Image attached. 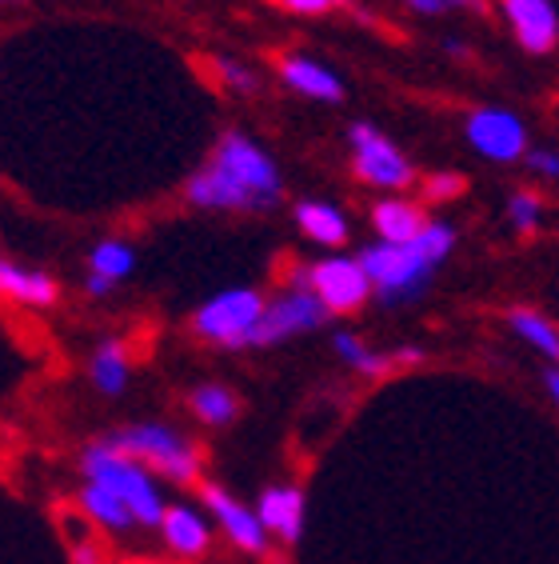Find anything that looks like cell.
Wrapping results in <instances>:
<instances>
[{
  "label": "cell",
  "instance_id": "34",
  "mask_svg": "<svg viewBox=\"0 0 559 564\" xmlns=\"http://www.w3.org/2000/svg\"><path fill=\"white\" fill-rule=\"evenodd\" d=\"M124 564H173V561H124Z\"/></svg>",
  "mask_w": 559,
  "mask_h": 564
},
{
  "label": "cell",
  "instance_id": "19",
  "mask_svg": "<svg viewBox=\"0 0 559 564\" xmlns=\"http://www.w3.org/2000/svg\"><path fill=\"white\" fill-rule=\"evenodd\" d=\"M80 509H85V517L97 529L105 532H129L136 529V517L129 512V505L117 497L112 489H105V485H92V480H85L80 485Z\"/></svg>",
  "mask_w": 559,
  "mask_h": 564
},
{
  "label": "cell",
  "instance_id": "23",
  "mask_svg": "<svg viewBox=\"0 0 559 564\" xmlns=\"http://www.w3.org/2000/svg\"><path fill=\"white\" fill-rule=\"evenodd\" d=\"M132 269H136V249H132L129 240H100L97 249L88 252V272L105 276L108 284L129 281Z\"/></svg>",
  "mask_w": 559,
  "mask_h": 564
},
{
  "label": "cell",
  "instance_id": "4",
  "mask_svg": "<svg viewBox=\"0 0 559 564\" xmlns=\"http://www.w3.org/2000/svg\"><path fill=\"white\" fill-rule=\"evenodd\" d=\"M124 456H132L136 465H144L156 477L173 480V485H193L200 477V448L184 433H176L173 424L164 421H136L124 424L108 436Z\"/></svg>",
  "mask_w": 559,
  "mask_h": 564
},
{
  "label": "cell",
  "instance_id": "33",
  "mask_svg": "<svg viewBox=\"0 0 559 564\" xmlns=\"http://www.w3.org/2000/svg\"><path fill=\"white\" fill-rule=\"evenodd\" d=\"M544 384H548V397L556 401V409H559V369H548V372H544Z\"/></svg>",
  "mask_w": 559,
  "mask_h": 564
},
{
  "label": "cell",
  "instance_id": "22",
  "mask_svg": "<svg viewBox=\"0 0 559 564\" xmlns=\"http://www.w3.org/2000/svg\"><path fill=\"white\" fill-rule=\"evenodd\" d=\"M507 325H512V333H516L524 345H531L536 352H544V357L559 360V328L551 325L544 313H536V308H512V313H507Z\"/></svg>",
  "mask_w": 559,
  "mask_h": 564
},
{
  "label": "cell",
  "instance_id": "31",
  "mask_svg": "<svg viewBox=\"0 0 559 564\" xmlns=\"http://www.w3.org/2000/svg\"><path fill=\"white\" fill-rule=\"evenodd\" d=\"M76 564H100L97 544H76Z\"/></svg>",
  "mask_w": 559,
  "mask_h": 564
},
{
  "label": "cell",
  "instance_id": "18",
  "mask_svg": "<svg viewBox=\"0 0 559 564\" xmlns=\"http://www.w3.org/2000/svg\"><path fill=\"white\" fill-rule=\"evenodd\" d=\"M88 380H92V389H97L100 397H120L132 380L129 348L120 345V340L97 345V352H92V360H88Z\"/></svg>",
  "mask_w": 559,
  "mask_h": 564
},
{
  "label": "cell",
  "instance_id": "6",
  "mask_svg": "<svg viewBox=\"0 0 559 564\" xmlns=\"http://www.w3.org/2000/svg\"><path fill=\"white\" fill-rule=\"evenodd\" d=\"M348 149H352V173L372 188H384L387 196H399L416 185V169L404 156L396 141H387L372 120H355L348 129Z\"/></svg>",
  "mask_w": 559,
  "mask_h": 564
},
{
  "label": "cell",
  "instance_id": "2",
  "mask_svg": "<svg viewBox=\"0 0 559 564\" xmlns=\"http://www.w3.org/2000/svg\"><path fill=\"white\" fill-rule=\"evenodd\" d=\"M456 249V228L448 220H428V228L419 232L412 245H368L360 252L372 293L384 304H408L416 301L424 289L431 284L436 269H440Z\"/></svg>",
  "mask_w": 559,
  "mask_h": 564
},
{
  "label": "cell",
  "instance_id": "20",
  "mask_svg": "<svg viewBox=\"0 0 559 564\" xmlns=\"http://www.w3.org/2000/svg\"><path fill=\"white\" fill-rule=\"evenodd\" d=\"M336 357L344 360L348 369L364 372V377H380V372H392L396 369V352H376L372 345L355 337V333H336L332 337Z\"/></svg>",
  "mask_w": 559,
  "mask_h": 564
},
{
  "label": "cell",
  "instance_id": "36",
  "mask_svg": "<svg viewBox=\"0 0 559 564\" xmlns=\"http://www.w3.org/2000/svg\"><path fill=\"white\" fill-rule=\"evenodd\" d=\"M0 269H4V261H0Z\"/></svg>",
  "mask_w": 559,
  "mask_h": 564
},
{
  "label": "cell",
  "instance_id": "26",
  "mask_svg": "<svg viewBox=\"0 0 559 564\" xmlns=\"http://www.w3.org/2000/svg\"><path fill=\"white\" fill-rule=\"evenodd\" d=\"M463 173H452V169H440V173H428L424 176V196H428L431 205H443V200H456L463 193Z\"/></svg>",
  "mask_w": 559,
  "mask_h": 564
},
{
  "label": "cell",
  "instance_id": "14",
  "mask_svg": "<svg viewBox=\"0 0 559 564\" xmlns=\"http://www.w3.org/2000/svg\"><path fill=\"white\" fill-rule=\"evenodd\" d=\"M161 536L176 556L200 561L208 553V544H212V521L205 512H196L193 505H168L161 521Z\"/></svg>",
  "mask_w": 559,
  "mask_h": 564
},
{
  "label": "cell",
  "instance_id": "29",
  "mask_svg": "<svg viewBox=\"0 0 559 564\" xmlns=\"http://www.w3.org/2000/svg\"><path fill=\"white\" fill-rule=\"evenodd\" d=\"M404 9L416 12V17H428V21H436V17H448V12H452V4H448V0H404Z\"/></svg>",
  "mask_w": 559,
  "mask_h": 564
},
{
  "label": "cell",
  "instance_id": "12",
  "mask_svg": "<svg viewBox=\"0 0 559 564\" xmlns=\"http://www.w3.org/2000/svg\"><path fill=\"white\" fill-rule=\"evenodd\" d=\"M280 80L296 93V97L320 100V105H340L344 100V76L328 68L324 61L308 53H284L280 56Z\"/></svg>",
  "mask_w": 559,
  "mask_h": 564
},
{
  "label": "cell",
  "instance_id": "7",
  "mask_svg": "<svg viewBox=\"0 0 559 564\" xmlns=\"http://www.w3.org/2000/svg\"><path fill=\"white\" fill-rule=\"evenodd\" d=\"M292 284L313 289L332 316L355 313V308L368 304V296H376L360 257H324V261H316V264H304V269L292 272Z\"/></svg>",
  "mask_w": 559,
  "mask_h": 564
},
{
  "label": "cell",
  "instance_id": "21",
  "mask_svg": "<svg viewBox=\"0 0 559 564\" xmlns=\"http://www.w3.org/2000/svg\"><path fill=\"white\" fill-rule=\"evenodd\" d=\"M237 413H240V401L228 384H200L193 392V416L200 424H208V429H224V424L237 421Z\"/></svg>",
  "mask_w": 559,
  "mask_h": 564
},
{
  "label": "cell",
  "instance_id": "9",
  "mask_svg": "<svg viewBox=\"0 0 559 564\" xmlns=\"http://www.w3.org/2000/svg\"><path fill=\"white\" fill-rule=\"evenodd\" d=\"M328 308L320 304V296L313 289H300V284H288L280 296H272L268 308H264V321L256 328V345L252 348H272L284 345L292 337H304V333H316V328L328 321Z\"/></svg>",
  "mask_w": 559,
  "mask_h": 564
},
{
  "label": "cell",
  "instance_id": "16",
  "mask_svg": "<svg viewBox=\"0 0 559 564\" xmlns=\"http://www.w3.org/2000/svg\"><path fill=\"white\" fill-rule=\"evenodd\" d=\"M292 217H296L304 237L324 245V249H340L348 240V232H352L344 208L332 205V200H300V205L292 208Z\"/></svg>",
  "mask_w": 559,
  "mask_h": 564
},
{
  "label": "cell",
  "instance_id": "11",
  "mask_svg": "<svg viewBox=\"0 0 559 564\" xmlns=\"http://www.w3.org/2000/svg\"><path fill=\"white\" fill-rule=\"evenodd\" d=\"M507 29L516 44L531 56H548L559 44V9L556 0H500Z\"/></svg>",
  "mask_w": 559,
  "mask_h": 564
},
{
  "label": "cell",
  "instance_id": "27",
  "mask_svg": "<svg viewBox=\"0 0 559 564\" xmlns=\"http://www.w3.org/2000/svg\"><path fill=\"white\" fill-rule=\"evenodd\" d=\"M527 173L539 176V181H559V152L556 149H531L524 156Z\"/></svg>",
  "mask_w": 559,
  "mask_h": 564
},
{
  "label": "cell",
  "instance_id": "17",
  "mask_svg": "<svg viewBox=\"0 0 559 564\" xmlns=\"http://www.w3.org/2000/svg\"><path fill=\"white\" fill-rule=\"evenodd\" d=\"M0 293L9 301L24 304V308H48L56 304V281L44 269H24V264H9L0 269Z\"/></svg>",
  "mask_w": 559,
  "mask_h": 564
},
{
  "label": "cell",
  "instance_id": "30",
  "mask_svg": "<svg viewBox=\"0 0 559 564\" xmlns=\"http://www.w3.org/2000/svg\"><path fill=\"white\" fill-rule=\"evenodd\" d=\"M112 289H117V284H108L105 276H92V272L85 276V293H88V296H108Z\"/></svg>",
  "mask_w": 559,
  "mask_h": 564
},
{
  "label": "cell",
  "instance_id": "35",
  "mask_svg": "<svg viewBox=\"0 0 559 564\" xmlns=\"http://www.w3.org/2000/svg\"><path fill=\"white\" fill-rule=\"evenodd\" d=\"M0 4H21V0H0Z\"/></svg>",
  "mask_w": 559,
  "mask_h": 564
},
{
  "label": "cell",
  "instance_id": "3",
  "mask_svg": "<svg viewBox=\"0 0 559 564\" xmlns=\"http://www.w3.org/2000/svg\"><path fill=\"white\" fill-rule=\"evenodd\" d=\"M80 473H85V480H92V485H105V489L117 492V497L129 505V512L136 517L140 529H161L168 505H164L156 480H152L149 468L120 453L108 436L105 441H92V445L85 448V456H80Z\"/></svg>",
  "mask_w": 559,
  "mask_h": 564
},
{
  "label": "cell",
  "instance_id": "13",
  "mask_svg": "<svg viewBox=\"0 0 559 564\" xmlns=\"http://www.w3.org/2000/svg\"><path fill=\"white\" fill-rule=\"evenodd\" d=\"M256 517L268 529V536L284 544H296L304 536V517H308V500L296 485H268L256 500Z\"/></svg>",
  "mask_w": 559,
  "mask_h": 564
},
{
  "label": "cell",
  "instance_id": "28",
  "mask_svg": "<svg viewBox=\"0 0 559 564\" xmlns=\"http://www.w3.org/2000/svg\"><path fill=\"white\" fill-rule=\"evenodd\" d=\"M276 4H284L288 12H300V17H324V12L340 9L344 0H276Z\"/></svg>",
  "mask_w": 559,
  "mask_h": 564
},
{
  "label": "cell",
  "instance_id": "25",
  "mask_svg": "<svg viewBox=\"0 0 559 564\" xmlns=\"http://www.w3.org/2000/svg\"><path fill=\"white\" fill-rule=\"evenodd\" d=\"M507 220H512V228L516 232H536L539 225H544V196L531 193V188H519V193L507 196Z\"/></svg>",
  "mask_w": 559,
  "mask_h": 564
},
{
  "label": "cell",
  "instance_id": "8",
  "mask_svg": "<svg viewBox=\"0 0 559 564\" xmlns=\"http://www.w3.org/2000/svg\"><path fill=\"white\" fill-rule=\"evenodd\" d=\"M463 141L472 144L484 161L495 164H516L531 152V137L519 112L504 109V105H484L463 117Z\"/></svg>",
  "mask_w": 559,
  "mask_h": 564
},
{
  "label": "cell",
  "instance_id": "1",
  "mask_svg": "<svg viewBox=\"0 0 559 564\" xmlns=\"http://www.w3.org/2000/svg\"><path fill=\"white\" fill-rule=\"evenodd\" d=\"M188 205L208 213H268L284 196V176L272 152L248 132H224L205 169L188 176Z\"/></svg>",
  "mask_w": 559,
  "mask_h": 564
},
{
  "label": "cell",
  "instance_id": "15",
  "mask_svg": "<svg viewBox=\"0 0 559 564\" xmlns=\"http://www.w3.org/2000/svg\"><path fill=\"white\" fill-rule=\"evenodd\" d=\"M428 213L408 196H380L372 205V228L384 245H412L428 228Z\"/></svg>",
  "mask_w": 559,
  "mask_h": 564
},
{
  "label": "cell",
  "instance_id": "32",
  "mask_svg": "<svg viewBox=\"0 0 559 564\" xmlns=\"http://www.w3.org/2000/svg\"><path fill=\"white\" fill-rule=\"evenodd\" d=\"M448 4L460 12H487V0H448Z\"/></svg>",
  "mask_w": 559,
  "mask_h": 564
},
{
  "label": "cell",
  "instance_id": "5",
  "mask_svg": "<svg viewBox=\"0 0 559 564\" xmlns=\"http://www.w3.org/2000/svg\"><path fill=\"white\" fill-rule=\"evenodd\" d=\"M268 301L256 289H224L193 313V333L216 348H252Z\"/></svg>",
  "mask_w": 559,
  "mask_h": 564
},
{
  "label": "cell",
  "instance_id": "24",
  "mask_svg": "<svg viewBox=\"0 0 559 564\" xmlns=\"http://www.w3.org/2000/svg\"><path fill=\"white\" fill-rule=\"evenodd\" d=\"M212 73H216V80H220L228 93H237V97H256L260 93L256 68H248L237 56H212Z\"/></svg>",
  "mask_w": 559,
  "mask_h": 564
},
{
  "label": "cell",
  "instance_id": "10",
  "mask_svg": "<svg viewBox=\"0 0 559 564\" xmlns=\"http://www.w3.org/2000/svg\"><path fill=\"white\" fill-rule=\"evenodd\" d=\"M200 492H205V509H208V517H212V524H220V532L237 544L240 553H248V556L268 553V529L260 524L256 509L240 505V500L228 489H220V485H205Z\"/></svg>",
  "mask_w": 559,
  "mask_h": 564
}]
</instances>
